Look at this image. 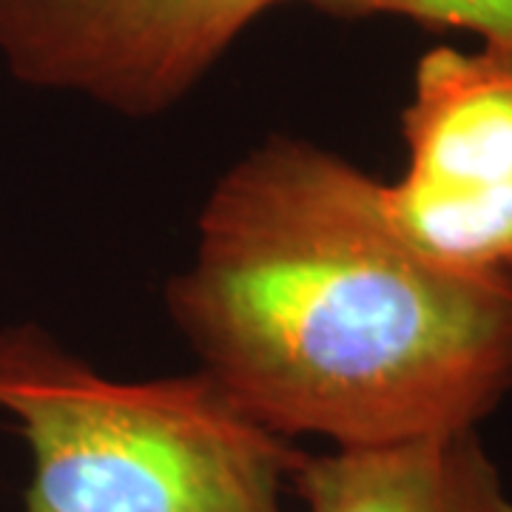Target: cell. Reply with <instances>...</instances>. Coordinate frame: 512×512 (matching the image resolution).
<instances>
[{"label":"cell","mask_w":512,"mask_h":512,"mask_svg":"<svg viewBox=\"0 0 512 512\" xmlns=\"http://www.w3.org/2000/svg\"><path fill=\"white\" fill-rule=\"evenodd\" d=\"M165 302L202 373L285 439L476 430L512 390V271L421 254L376 177L296 137L214 185Z\"/></svg>","instance_id":"1"},{"label":"cell","mask_w":512,"mask_h":512,"mask_svg":"<svg viewBox=\"0 0 512 512\" xmlns=\"http://www.w3.org/2000/svg\"><path fill=\"white\" fill-rule=\"evenodd\" d=\"M0 410L32 453L23 512H285L302 458L202 370L117 382L32 328L0 336Z\"/></svg>","instance_id":"2"},{"label":"cell","mask_w":512,"mask_h":512,"mask_svg":"<svg viewBox=\"0 0 512 512\" xmlns=\"http://www.w3.org/2000/svg\"><path fill=\"white\" fill-rule=\"evenodd\" d=\"M407 168L384 211L421 254L467 271H512V57L439 46L404 106Z\"/></svg>","instance_id":"3"},{"label":"cell","mask_w":512,"mask_h":512,"mask_svg":"<svg viewBox=\"0 0 512 512\" xmlns=\"http://www.w3.org/2000/svg\"><path fill=\"white\" fill-rule=\"evenodd\" d=\"M345 15H402L427 26L476 32L487 49L512 57V0H313Z\"/></svg>","instance_id":"7"},{"label":"cell","mask_w":512,"mask_h":512,"mask_svg":"<svg viewBox=\"0 0 512 512\" xmlns=\"http://www.w3.org/2000/svg\"><path fill=\"white\" fill-rule=\"evenodd\" d=\"M180 0H0V57L20 80L146 114Z\"/></svg>","instance_id":"4"},{"label":"cell","mask_w":512,"mask_h":512,"mask_svg":"<svg viewBox=\"0 0 512 512\" xmlns=\"http://www.w3.org/2000/svg\"><path fill=\"white\" fill-rule=\"evenodd\" d=\"M282 0H180L148 86L146 114L174 106L265 9Z\"/></svg>","instance_id":"6"},{"label":"cell","mask_w":512,"mask_h":512,"mask_svg":"<svg viewBox=\"0 0 512 512\" xmlns=\"http://www.w3.org/2000/svg\"><path fill=\"white\" fill-rule=\"evenodd\" d=\"M291 481L308 512H512L476 430L302 456Z\"/></svg>","instance_id":"5"}]
</instances>
